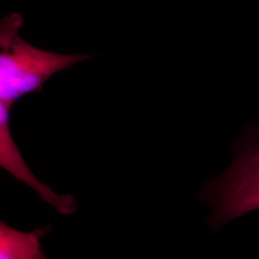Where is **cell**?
Wrapping results in <instances>:
<instances>
[{"label":"cell","instance_id":"cell-3","mask_svg":"<svg viewBox=\"0 0 259 259\" xmlns=\"http://www.w3.org/2000/svg\"><path fill=\"white\" fill-rule=\"evenodd\" d=\"M11 110L0 105V165L17 180L30 186L56 211L62 215H72L78 209V203L72 195L58 194L42 184L29 169L13 139L10 128Z\"/></svg>","mask_w":259,"mask_h":259},{"label":"cell","instance_id":"cell-4","mask_svg":"<svg viewBox=\"0 0 259 259\" xmlns=\"http://www.w3.org/2000/svg\"><path fill=\"white\" fill-rule=\"evenodd\" d=\"M49 232V227L20 232L1 221L0 259H48L42 250L41 239Z\"/></svg>","mask_w":259,"mask_h":259},{"label":"cell","instance_id":"cell-2","mask_svg":"<svg viewBox=\"0 0 259 259\" xmlns=\"http://www.w3.org/2000/svg\"><path fill=\"white\" fill-rule=\"evenodd\" d=\"M231 165L205 183L198 199L210 208L207 224L219 230L242 216L259 210V128L247 126L234 144Z\"/></svg>","mask_w":259,"mask_h":259},{"label":"cell","instance_id":"cell-1","mask_svg":"<svg viewBox=\"0 0 259 259\" xmlns=\"http://www.w3.org/2000/svg\"><path fill=\"white\" fill-rule=\"evenodd\" d=\"M22 25L19 13L10 14L0 23V105L10 110L28 93L41 92L53 75L91 58L33 47L20 37Z\"/></svg>","mask_w":259,"mask_h":259}]
</instances>
